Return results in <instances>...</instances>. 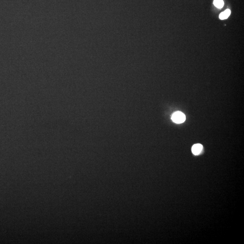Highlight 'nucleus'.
Segmentation results:
<instances>
[{
	"label": "nucleus",
	"mask_w": 244,
	"mask_h": 244,
	"mask_svg": "<svg viewBox=\"0 0 244 244\" xmlns=\"http://www.w3.org/2000/svg\"><path fill=\"white\" fill-rule=\"evenodd\" d=\"M172 119L173 121L176 124H181L185 121L186 117L183 113L177 111L173 114Z\"/></svg>",
	"instance_id": "obj_1"
},
{
	"label": "nucleus",
	"mask_w": 244,
	"mask_h": 244,
	"mask_svg": "<svg viewBox=\"0 0 244 244\" xmlns=\"http://www.w3.org/2000/svg\"><path fill=\"white\" fill-rule=\"evenodd\" d=\"M203 149V146L200 144H194L192 147V152L194 155H197L200 153Z\"/></svg>",
	"instance_id": "obj_2"
},
{
	"label": "nucleus",
	"mask_w": 244,
	"mask_h": 244,
	"mask_svg": "<svg viewBox=\"0 0 244 244\" xmlns=\"http://www.w3.org/2000/svg\"><path fill=\"white\" fill-rule=\"evenodd\" d=\"M214 4L216 7L221 9L223 6L224 2L223 0H214Z\"/></svg>",
	"instance_id": "obj_4"
},
{
	"label": "nucleus",
	"mask_w": 244,
	"mask_h": 244,
	"mask_svg": "<svg viewBox=\"0 0 244 244\" xmlns=\"http://www.w3.org/2000/svg\"><path fill=\"white\" fill-rule=\"evenodd\" d=\"M231 11L229 9H226L223 12L219 15V18L221 20H225L228 18L231 14Z\"/></svg>",
	"instance_id": "obj_3"
}]
</instances>
